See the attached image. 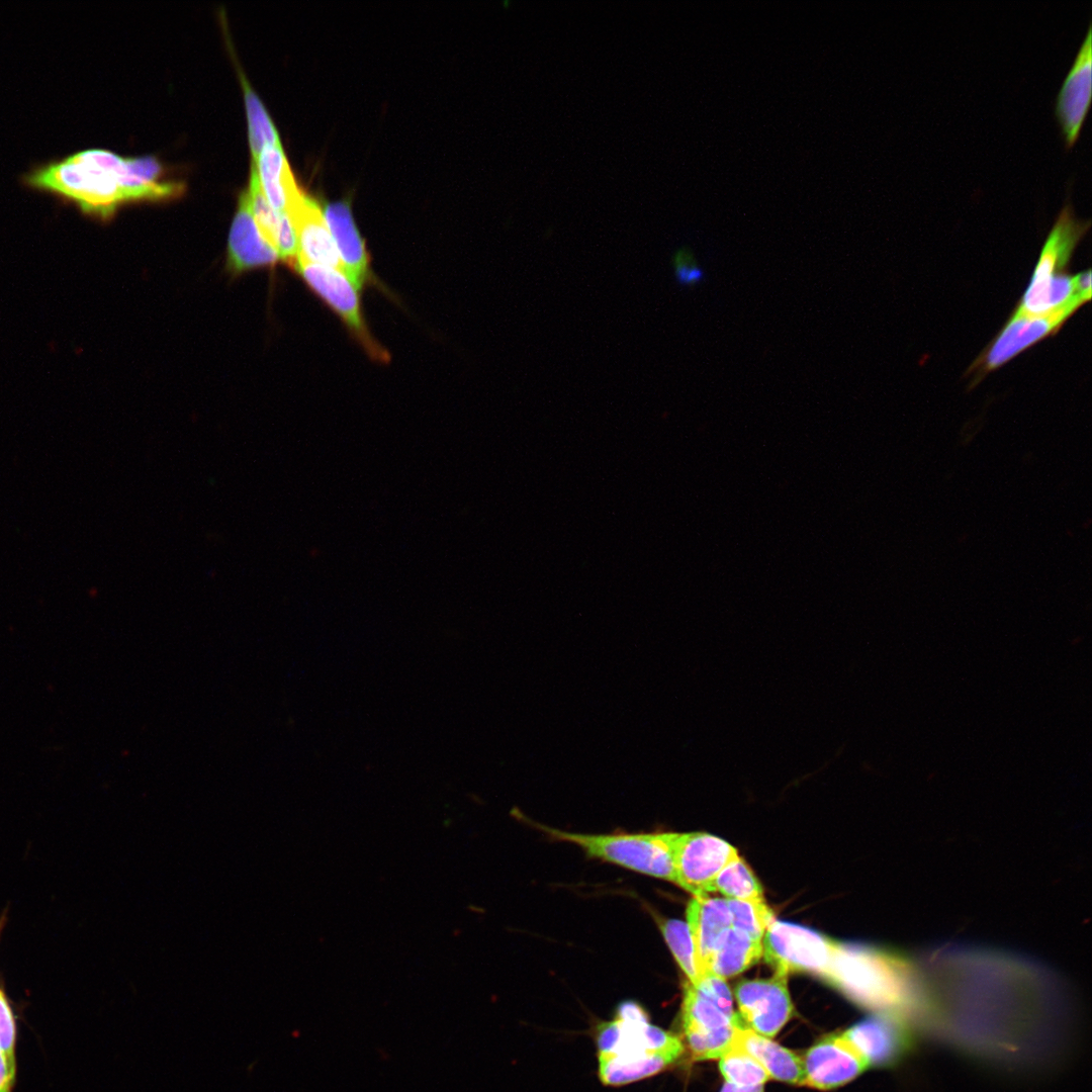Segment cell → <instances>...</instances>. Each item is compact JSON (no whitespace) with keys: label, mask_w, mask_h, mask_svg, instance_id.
<instances>
[{"label":"cell","mask_w":1092,"mask_h":1092,"mask_svg":"<svg viewBox=\"0 0 1092 1092\" xmlns=\"http://www.w3.org/2000/svg\"><path fill=\"white\" fill-rule=\"evenodd\" d=\"M245 104L249 126V141L252 162H256L262 150L280 143L278 132L262 101L252 89L246 77L241 73Z\"/></svg>","instance_id":"603a6c76"},{"label":"cell","mask_w":1092,"mask_h":1092,"mask_svg":"<svg viewBox=\"0 0 1092 1092\" xmlns=\"http://www.w3.org/2000/svg\"><path fill=\"white\" fill-rule=\"evenodd\" d=\"M689 925L699 962L706 973L708 963L731 928V916L726 899L709 895L695 896L687 908Z\"/></svg>","instance_id":"e0dca14e"},{"label":"cell","mask_w":1092,"mask_h":1092,"mask_svg":"<svg viewBox=\"0 0 1092 1092\" xmlns=\"http://www.w3.org/2000/svg\"><path fill=\"white\" fill-rule=\"evenodd\" d=\"M838 942L802 925L774 919L762 938V954L776 973L807 972L821 977Z\"/></svg>","instance_id":"8992f818"},{"label":"cell","mask_w":1092,"mask_h":1092,"mask_svg":"<svg viewBox=\"0 0 1092 1092\" xmlns=\"http://www.w3.org/2000/svg\"><path fill=\"white\" fill-rule=\"evenodd\" d=\"M125 159L107 150H86L32 170L27 186L58 194L82 210L107 216L128 200L120 184Z\"/></svg>","instance_id":"3957f363"},{"label":"cell","mask_w":1092,"mask_h":1092,"mask_svg":"<svg viewBox=\"0 0 1092 1092\" xmlns=\"http://www.w3.org/2000/svg\"><path fill=\"white\" fill-rule=\"evenodd\" d=\"M15 1077V1065L9 1063L0 1051V1092H10Z\"/></svg>","instance_id":"d6a6232c"},{"label":"cell","mask_w":1092,"mask_h":1092,"mask_svg":"<svg viewBox=\"0 0 1092 1092\" xmlns=\"http://www.w3.org/2000/svg\"><path fill=\"white\" fill-rule=\"evenodd\" d=\"M251 210L258 229L264 239L276 249L281 212L275 210L267 200L254 163L251 165L250 185L248 188Z\"/></svg>","instance_id":"83f0119b"},{"label":"cell","mask_w":1092,"mask_h":1092,"mask_svg":"<svg viewBox=\"0 0 1092 1092\" xmlns=\"http://www.w3.org/2000/svg\"><path fill=\"white\" fill-rule=\"evenodd\" d=\"M292 265L342 316L366 349L372 355L381 357V350L374 344L363 323L357 289L346 276L336 269L309 262L299 253Z\"/></svg>","instance_id":"8fae6325"},{"label":"cell","mask_w":1092,"mask_h":1092,"mask_svg":"<svg viewBox=\"0 0 1092 1092\" xmlns=\"http://www.w3.org/2000/svg\"><path fill=\"white\" fill-rule=\"evenodd\" d=\"M738 1024L720 1028L682 1025L694 1059L719 1060L733 1046L735 1027Z\"/></svg>","instance_id":"d4e9b609"},{"label":"cell","mask_w":1092,"mask_h":1092,"mask_svg":"<svg viewBox=\"0 0 1092 1092\" xmlns=\"http://www.w3.org/2000/svg\"><path fill=\"white\" fill-rule=\"evenodd\" d=\"M252 163L271 206L279 212L286 211L302 192L295 183L281 144L265 147Z\"/></svg>","instance_id":"d6986e66"},{"label":"cell","mask_w":1092,"mask_h":1092,"mask_svg":"<svg viewBox=\"0 0 1092 1092\" xmlns=\"http://www.w3.org/2000/svg\"><path fill=\"white\" fill-rule=\"evenodd\" d=\"M1090 224V219L1076 216L1070 202L1064 204L1015 312L1040 314L1074 301L1086 303L1091 299L1080 287L1079 274L1067 272L1072 255Z\"/></svg>","instance_id":"277c9868"},{"label":"cell","mask_w":1092,"mask_h":1092,"mask_svg":"<svg viewBox=\"0 0 1092 1092\" xmlns=\"http://www.w3.org/2000/svg\"><path fill=\"white\" fill-rule=\"evenodd\" d=\"M325 221L344 266V274L360 290L369 276L368 257L364 243L354 223L347 202L338 201L325 207Z\"/></svg>","instance_id":"2e32d148"},{"label":"cell","mask_w":1092,"mask_h":1092,"mask_svg":"<svg viewBox=\"0 0 1092 1092\" xmlns=\"http://www.w3.org/2000/svg\"><path fill=\"white\" fill-rule=\"evenodd\" d=\"M719 1069L726 1082L737 1086L763 1085L770 1079L764 1068L751 1056L733 1046L719 1059Z\"/></svg>","instance_id":"484cf974"},{"label":"cell","mask_w":1092,"mask_h":1092,"mask_svg":"<svg viewBox=\"0 0 1092 1092\" xmlns=\"http://www.w3.org/2000/svg\"><path fill=\"white\" fill-rule=\"evenodd\" d=\"M739 1023L738 1017L727 1016L712 1000L690 983L685 988L682 1025L720 1028Z\"/></svg>","instance_id":"cb8c5ba5"},{"label":"cell","mask_w":1092,"mask_h":1092,"mask_svg":"<svg viewBox=\"0 0 1092 1092\" xmlns=\"http://www.w3.org/2000/svg\"><path fill=\"white\" fill-rule=\"evenodd\" d=\"M694 987L712 1000L727 1016L738 1017L734 1012L732 995L725 979L707 972Z\"/></svg>","instance_id":"f546056e"},{"label":"cell","mask_w":1092,"mask_h":1092,"mask_svg":"<svg viewBox=\"0 0 1092 1092\" xmlns=\"http://www.w3.org/2000/svg\"><path fill=\"white\" fill-rule=\"evenodd\" d=\"M229 266L235 271L267 265L279 257L276 249L261 235L254 219L248 189L239 199L232 223L228 248Z\"/></svg>","instance_id":"9a60e30c"},{"label":"cell","mask_w":1092,"mask_h":1092,"mask_svg":"<svg viewBox=\"0 0 1092 1092\" xmlns=\"http://www.w3.org/2000/svg\"><path fill=\"white\" fill-rule=\"evenodd\" d=\"M734 1045L754 1058L770 1078L805 1085L803 1061L792 1051L740 1024L735 1027Z\"/></svg>","instance_id":"ac0fdd59"},{"label":"cell","mask_w":1092,"mask_h":1092,"mask_svg":"<svg viewBox=\"0 0 1092 1092\" xmlns=\"http://www.w3.org/2000/svg\"><path fill=\"white\" fill-rule=\"evenodd\" d=\"M552 838L573 843L587 855L676 884L672 832L581 834L540 825Z\"/></svg>","instance_id":"5b68a950"},{"label":"cell","mask_w":1092,"mask_h":1092,"mask_svg":"<svg viewBox=\"0 0 1092 1092\" xmlns=\"http://www.w3.org/2000/svg\"><path fill=\"white\" fill-rule=\"evenodd\" d=\"M1092 91V25L1069 70L1056 98L1055 112L1062 128L1066 147L1077 140L1091 102Z\"/></svg>","instance_id":"7c38bea8"},{"label":"cell","mask_w":1092,"mask_h":1092,"mask_svg":"<svg viewBox=\"0 0 1092 1092\" xmlns=\"http://www.w3.org/2000/svg\"><path fill=\"white\" fill-rule=\"evenodd\" d=\"M870 1065L889 1066L911 1051L912 1033L902 1016L883 1013L841 1034Z\"/></svg>","instance_id":"30bf717a"},{"label":"cell","mask_w":1092,"mask_h":1092,"mask_svg":"<svg viewBox=\"0 0 1092 1092\" xmlns=\"http://www.w3.org/2000/svg\"><path fill=\"white\" fill-rule=\"evenodd\" d=\"M1083 304L1082 301H1074L1040 314L1014 311L1000 333L970 366L968 373L978 382L1024 350L1057 333Z\"/></svg>","instance_id":"52a82bcc"},{"label":"cell","mask_w":1092,"mask_h":1092,"mask_svg":"<svg viewBox=\"0 0 1092 1092\" xmlns=\"http://www.w3.org/2000/svg\"><path fill=\"white\" fill-rule=\"evenodd\" d=\"M671 848L676 885L694 897L708 895L717 875L739 856L727 841L706 832H672Z\"/></svg>","instance_id":"ba28073f"},{"label":"cell","mask_w":1092,"mask_h":1092,"mask_svg":"<svg viewBox=\"0 0 1092 1092\" xmlns=\"http://www.w3.org/2000/svg\"><path fill=\"white\" fill-rule=\"evenodd\" d=\"M726 899V898H725ZM731 916V927L755 940H761L769 923L776 919L765 902H748L726 899Z\"/></svg>","instance_id":"4316f807"},{"label":"cell","mask_w":1092,"mask_h":1092,"mask_svg":"<svg viewBox=\"0 0 1092 1092\" xmlns=\"http://www.w3.org/2000/svg\"><path fill=\"white\" fill-rule=\"evenodd\" d=\"M658 924L676 963L689 979V983L696 986L705 973L699 962L688 923L677 919H664L659 921Z\"/></svg>","instance_id":"7402d4cb"},{"label":"cell","mask_w":1092,"mask_h":1092,"mask_svg":"<svg viewBox=\"0 0 1092 1092\" xmlns=\"http://www.w3.org/2000/svg\"><path fill=\"white\" fill-rule=\"evenodd\" d=\"M15 1023L10 1005L0 989V1051L12 1065H15Z\"/></svg>","instance_id":"4dcf8cb0"},{"label":"cell","mask_w":1092,"mask_h":1092,"mask_svg":"<svg viewBox=\"0 0 1092 1092\" xmlns=\"http://www.w3.org/2000/svg\"><path fill=\"white\" fill-rule=\"evenodd\" d=\"M671 263L674 278L679 285L694 287L705 281L706 273L690 248L682 247L675 251Z\"/></svg>","instance_id":"f1b7e54d"},{"label":"cell","mask_w":1092,"mask_h":1092,"mask_svg":"<svg viewBox=\"0 0 1092 1092\" xmlns=\"http://www.w3.org/2000/svg\"><path fill=\"white\" fill-rule=\"evenodd\" d=\"M718 892L726 899L765 902L762 887L739 856L730 861L715 878L710 893Z\"/></svg>","instance_id":"44dd1931"},{"label":"cell","mask_w":1092,"mask_h":1092,"mask_svg":"<svg viewBox=\"0 0 1092 1092\" xmlns=\"http://www.w3.org/2000/svg\"><path fill=\"white\" fill-rule=\"evenodd\" d=\"M734 995L749 1028L767 1038L775 1036L792 1016L787 975L775 973L769 979L743 980L735 987Z\"/></svg>","instance_id":"9c48e42d"},{"label":"cell","mask_w":1092,"mask_h":1092,"mask_svg":"<svg viewBox=\"0 0 1092 1092\" xmlns=\"http://www.w3.org/2000/svg\"><path fill=\"white\" fill-rule=\"evenodd\" d=\"M761 940L731 927L713 952L706 973L723 979L738 975L755 964L762 956Z\"/></svg>","instance_id":"ffe728a7"},{"label":"cell","mask_w":1092,"mask_h":1092,"mask_svg":"<svg viewBox=\"0 0 1092 1092\" xmlns=\"http://www.w3.org/2000/svg\"><path fill=\"white\" fill-rule=\"evenodd\" d=\"M276 251L279 258L290 263L294 262L299 252L296 232L293 222L286 211L281 212Z\"/></svg>","instance_id":"1f68e13d"},{"label":"cell","mask_w":1092,"mask_h":1092,"mask_svg":"<svg viewBox=\"0 0 1092 1092\" xmlns=\"http://www.w3.org/2000/svg\"><path fill=\"white\" fill-rule=\"evenodd\" d=\"M720 1092H763L762 1085L757 1086H737L728 1082H725Z\"/></svg>","instance_id":"836d02e7"},{"label":"cell","mask_w":1092,"mask_h":1092,"mask_svg":"<svg viewBox=\"0 0 1092 1092\" xmlns=\"http://www.w3.org/2000/svg\"><path fill=\"white\" fill-rule=\"evenodd\" d=\"M912 963L900 954L838 943L823 978L859 1005L904 1017L921 999Z\"/></svg>","instance_id":"7a4b0ae2"},{"label":"cell","mask_w":1092,"mask_h":1092,"mask_svg":"<svg viewBox=\"0 0 1092 1092\" xmlns=\"http://www.w3.org/2000/svg\"><path fill=\"white\" fill-rule=\"evenodd\" d=\"M599 1077L609 1086L656 1075L684 1052L679 1038L651 1024L644 1009L624 1002L612 1021L599 1026Z\"/></svg>","instance_id":"6da1fadb"},{"label":"cell","mask_w":1092,"mask_h":1092,"mask_svg":"<svg viewBox=\"0 0 1092 1092\" xmlns=\"http://www.w3.org/2000/svg\"><path fill=\"white\" fill-rule=\"evenodd\" d=\"M286 212L296 232L298 253L309 262L344 273V266L318 204L301 193Z\"/></svg>","instance_id":"5bb4252c"},{"label":"cell","mask_w":1092,"mask_h":1092,"mask_svg":"<svg viewBox=\"0 0 1092 1092\" xmlns=\"http://www.w3.org/2000/svg\"><path fill=\"white\" fill-rule=\"evenodd\" d=\"M802 1061L805 1085L820 1090L844 1085L869 1067L867 1061L841 1034L816 1043Z\"/></svg>","instance_id":"4fadbf2b"}]
</instances>
